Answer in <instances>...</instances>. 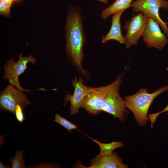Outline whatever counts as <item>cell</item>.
<instances>
[{
    "instance_id": "1",
    "label": "cell",
    "mask_w": 168,
    "mask_h": 168,
    "mask_svg": "<svg viewBox=\"0 0 168 168\" xmlns=\"http://www.w3.org/2000/svg\"><path fill=\"white\" fill-rule=\"evenodd\" d=\"M84 41L81 14L77 10H73L67 19L66 50L75 65L82 73L86 74V71L82 66Z\"/></svg>"
},
{
    "instance_id": "2",
    "label": "cell",
    "mask_w": 168,
    "mask_h": 168,
    "mask_svg": "<svg viewBox=\"0 0 168 168\" xmlns=\"http://www.w3.org/2000/svg\"><path fill=\"white\" fill-rule=\"evenodd\" d=\"M168 90V84L152 93L148 90L141 88L136 93L125 97V107L132 111L139 126L147 125L149 119L147 113L149 107L154 99L158 96Z\"/></svg>"
},
{
    "instance_id": "3",
    "label": "cell",
    "mask_w": 168,
    "mask_h": 168,
    "mask_svg": "<svg viewBox=\"0 0 168 168\" xmlns=\"http://www.w3.org/2000/svg\"><path fill=\"white\" fill-rule=\"evenodd\" d=\"M124 74H120L112 84L102 103L101 110L109 113L118 118L122 122H124L128 114L126 109L125 100L120 96L119 88L122 82Z\"/></svg>"
},
{
    "instance_id": "4",
    "label": "cell",
    "mask_w": 168,
    "mask_h": 168,
    "mask_svg": "<svg viewBox=\"0 0 168 168\" xmlns=\"http://www.w3.org/2000/svg\"><path fill=\"white\" fill-rule=\"evenodd\" d=\"M133 12H141L149 18L155 20L162 28L164 34L168 37V23L161 18L159 10L168 9V1L166 0H135L132 4Z\"/></svg>"
},
{
    "instance_id": "5",
    "label": "cell",
    "mask_w": 168,
    "mask_h": 168,
    "mask_svg": "<svg viewBox=\"0 0 168 168\" xmlns=\"http://www.w3.org/2000/svg\"><path fill=\"white\" fill-rule=\"evenodd\" d=\"M18 57L19 59L16 62L12 58L6 63L4 67V72L2 78L4 80H8L10 84L21 91L29 92L32 90L22 87L19 82V77L28 68L27 65L28 63L30 62L35 65L36 59L31 55L22 57L21 54Z\"/></svg>"
},
{
    "instance_id": "6",
    "label": "cell",
    "mask_w": 168,
    "mask_h": 168,
    "mask_svg": "<svg viewBox=\"0 0 168 168\" xmlns=\"http://www.w3.org/2000/svg\"><path fill=\"white\" fill-rule=\"evenodd\" d=\"M22 92L16 89L14 86L9 84L0 95V110L9 111L15 115V108L18 105L24 111L25 107L30 103L26 95Z\"/></svg>"
},
{
    "instance_id": "7",
    "label": "cell",
    "mask_w": 168,
    "mask_h": 168,
    "mask_svg": "<svg viewBox=\"0 0 168 168\" xmlns=\"http://www.w3.org/2000/svg\"><path fill=\"white\" fill-rule=\"evenodd\" d=\"M149 18L140 12L133 15L129 20L125 21L124 28L126 31L124 36L126 49L137 44L139 38L143 34Z\"/></svg>"
},
{
    "instance_id": "8",
    "label": "cell",
    "mask_w": 168,
    "mask_h": 168,
    "mask_svg": "<svg viewBox=\"0 0 168 168\" xmlns=\"http://www.w3.org/2000/svg\"><path fill=\"white\" fill-rule=\"evenodd\" d=\"M159 26L155 20L149 18L142 35L143 41L149 48L161 50L168 43L167 37L162 32Z\"/></svg>"
},
{
    "instance_id": "9",
    "label": "cell",
    "mask_w": 168,
    "mask_h": 168,
    "mask_svg": "<svg viewBox=\"0 0 168 168\" xmlns=\"http://www.w3.org/2000/svg\"><path fill=\"white\" fill-rule=\"evenodd\" d=\"M110 85L99 87H92L84 97L81 107L87 112L96 115L101 111V106Z\"/></svg>"
},
{
    "instance_id": "10",
    "label": "cell",
    "mask_w": 168,
    "mask_h": 168,
    "mask_svg": "<svg viewBox=\"0 0 168 168\" xmlns=\"http://www.w3.org/2000/svg\"><path fill=\"white\" fill-rule=\"evenodd\" d=\"M75 79L72 81L73 86L74 87V91L72 95L66 94L64 99L66 103L69 101L70 103V114L73 115L78 114L79 109L81 107L83 99L91 89L92 87L84 85L82 78L80 77L77 79L75 77Z\"/></svg>"
},
{
    "instance_id": "11",
    "label": "cell",
    "mask_w": 168,
    "mask_h": 168,
    "mask_svg": "<svg viewBox=\"0 0 168 168\" xmlns=\"http://www.w3.org/2000/svg\"><path fill=\"white\" fill-rule=\"evenodd\" d=\"M128 166L114 152L99 153L91 160L89 168H127Z\"/></svg>"
},
{
    "instance_id": "12",
    "label": "cell",
    "mask_w": 168,
    "mask_h": 168,
    "mask_svg": "<svg viewBox=\"0 0 168 168\" xmlns=\"http://www.w3.org/2000/svg\"><path fill=\"white\" fill-rule=\"evenodd\" d=\"M124 11L118 12L114 14L111 21V26L109 32L101 40L105 43L110 40H114L121 44H125V39L122 33L120 18Z\"/></svg>"
},
{
    "instance_id": "13",
    "label": "cell",
    "mask_w": 168,
    "mask_h": 168,
    "mask_svg": "<svg viewBox=\"0 0 168 168\" xmlns=\"http://www.w3.org/2000/svg\"><path fill=\"white\" fill-rule=\"evenodd\" d=\"M133 0H116L111 5L102 11L101 14L102 18L105 20L118 12L124 11L132 7Z\"/></svg>"
},
{
    "instance_id": "14",
    "label": "cell",
    "mask_w": 168,
    "mask_h": 168,
    "mask_svg": "<svg viewBox=\"0 0 168 168\" xmlns=\"http://www.w3.org/2000/svg\"><path fill=\"white\" fill-rule=\"evenodd\" d=\"M89 138L99 146L100 153L112 152L115 149L124 146L123 142H114L110 143H102L97 140Z\"/></svg>"
},
{
    "instance_id": "15",
    "label": "cell",
    "mask_w": 168,
    "mask_h": 168,
    "mask_svg": "<svg viewBox=\"0 0 168 168\" xmlns=\"http://www.w3.org/2000/svg\"><path fill=\"white\" fill-rule=\"evenodd\" d=\"M22 150H17L15 156L11 159L9 161L12 164V168H25L26 167L23 156Z\"/></svg>"
},
{
    "instance_id": "16",
    "label": "cell",
    "mask_w": 168,
    "mask_h": 168,
    "mask_svg": "<svg viewBox=\"0 0 168 168\" xmlns=\"http://www.w3.org/2000/svg\"><path fill=\"white\" fill-rule=\"evenodd\" d=\"M55 119L54 121L63 126L71 133L72 130L74 129H77L78 126L71 123L58 114L54 115Z\"/></svg>"
},
{
    "instance_id": "17",
    "label": "cell",
    "mask_w": 168,
    "mask_h": 168,
    "mask_svg": "<svg viewBox=\"0 0 168 168\" xmlns=\"http://www.w3.org/2000/svg\"><path fill=\"white\" fill-rule=\"evenodd\" d=\"M0 1L1 14L6 16H9L10 8L13 2L11 0H0Z\"/></svg>"
},
{
    "instance_id": "18",
    "label": "cell",
    "mask_w": 168,
    "mask_h": 168,
    "mask_svg": "<svg viewBox=\"0 0 168 168\" xmlns=\"http://www.w3.org/2000/svg\"><path fill=\"white\" fill-rule=\"evenodd\" d=\"M23 111L20 105H16L15 108V115L17 120L20 123V124H22L24 120Z\"/></svg>"
},
{
    "instance_id": "19",
    "label": "cell",
    "mask_w": 168,
    "mask_h": 168,
    "mask_svg": "<svg viewBox=\"0 0 168 168\" xmlns=\"http://www.w3.org/2000/svg\"><path fill=\"white\" fill-rule=\"evenodd\" d=\"M167 111H168V105H167L160 112L148 114V117L149 119L150 120L151 123V127L152 128L153 126V124L155 123L157 118L159 115L162 113L165 112Z\"/></svg>"
},
{
    "instance_id": "20",
    "label": "cell",
    "mask_w": 168,
    "mask_h": 168,
    "mask_svg": "<svg viewBox=\"0 0 168 168\" xmlns=\"http://www.w3.org/2000/svg\"><path fill=\"white\" fill-rule=\"evenodd\" d=\"M11 166L8 165H6L3 164L0 161V168H11Z\"/></svg>"
},
{
    "instance_id": "21",
    "label": "cell",
    "mask_w": 168,
    "mask_h": 168,
    "mask_svg": "<svg viewBox=\"0 0 168 168\" xmlns=\"http://www.w3.org/2000/svg\"><path fill=\"white\" fill-rule=\"evenodd\" d=\"M97 0L100 1L105 4H107L108 2V0Z\"/></svg>"
},
{
    "instance_id": "22",
    "label": "cell",
    "mask_w": 168,
    "mask_h": 168,
    "mask_svg": "<svg viewBox=\"0 0 168 168\" xmlns=\"http://www.w3.org/2000/svg\"><path fill=\"white\" fill-rule=\"evenodd\" d=\"M13 2L14 1H15V0H11Z\"/></svg>"
}]
</instances>
